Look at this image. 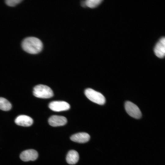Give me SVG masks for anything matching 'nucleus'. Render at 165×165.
<instances>
[{
	"label": "nucleus",
	"instance_id": "nucleus-12",
	"mask_svg": "<svg viewBox=\"0 0 165 165\" xmlns=\"http://www.w3.org/2000/svg\"><path fill=\"white\" fill-rule=\"evenodd\" d=\"M12 107L10 103L4 98L0 97V109L4 111L10 110Z\"/></svg>",
	"mask_w": 165,
	"mask_h": 165
},
{
	"label": "nucleus",
	"instance_id": "nucleus-13",
	"mask_svg": "<svg viewBox=\"0 0 165 165\" xmlns=\"http://www.w3.org/2000/svg\"><path fill=\"white\" fill-rule=\"evenodd\" d=\"M102 1V0H87L85 1V3L86 6L94 8L99 5Z\"/></svg>",
	"mask_w": 165,
	"mask_h": 165
},
{
	"label": "nucleus",
	"instance_id": "nucleus-4",
	"mask_svg": "<svg viewBox=\"0 0 165 165\" xmlns=\"http://www.w3.org/2000/svg\"><path fill=\"white\" fill-rule=\"evenodd\" d=\"M125 107L127 113L131 116L136 119L140 118L141 113L139 108L135 104L129 101H127Z\"/></svg>",
	"mask_w": 165,
	"mask_h": 165
},
{
	"label": "nucleus",
	"instance_id": "nucleus-9",
	"mask_svg": "<svg viewBox=\"0 0 165 165\" xmlns=\"http://www.w3.org/2000/svg\"><path fill=\"white\" fill-rule=\"evenodd\" d=\"M33 119L30 116L21 115L17 116L15 120V122L17 125L24 127L31 126L33 123Z\"/></svg>",
	"mask_w": 165,
	"mask_h": 165
},
{
	"label": "nucleus",
	"instance_id": "nucleus-15",
	"mask_svg": "<svg viewBox=\"0 0 165 165\" xmlns=\"http://www.w3.org/2000/svg\"><path fill=\"white\" fill-rule=\"evenodd\" d=\"M82 6L83 7H85L86 6L85 1L82 2L81 4Z\"/></svg>",
	"mask_w": 165,
	"mask_h": 165
},
{
	"label": "nucleus",
	"instance_id": "nucleus-14",
	"mask_svg": "<svg viewBox=\"0 0 165 165\" xmlns=\"http://www.w3.org/2000/svg\"><path fill=\"white\" fill-rule=\"evenodd\" d=\"M22 1V0H7L5 1V3L8 6L13 7L20 3Z\"/></svg>",
	"mask_w": 165,
	"mask_h": 165
},
{
	"label": "nucleus",
	"instance_id": "nucleus-7",
	"mask_svg": "<svg viewBox=\"0 0 165 165\" xmlns=\"http://www.w3.org/2000/svg\"><path fill=\"white\" fill-rule=\"evenodd\" d=\"M154 52L156 56L159 58L164 57L165 54V38H161L156 43L154 49Z\"/></svg>",
	"mask_w": 165,
	"mask_h": 165
},
{
	"label": "nucleus",
	"instance_id": "nucleus-8",
	"mask_svg": "<svg viewBox=\"0 0 165 165\" xmlns=\"http://www.w3.org/2000/svg\"><path fill=\"white\" fill-rule=\"evenodd\" d=\"M67 122V119L65 117L57 115L52 116L48 119L49 124L54 127L64 126Z\"/></svg>",
	"mask_w": 165,
	"mask_h": 165
},
{
	"label": "nucleus",
	"instance_id": "nucleus-10",
	"mask_svg": "<svg viewBox=\"0 0 165 165\" xmlns=\"http://www.w3.org/2000/svg\"><path fill=\"white\" fill-rule=\"evenodd\" d=\"M90 137L87 133L80 132L72 135L70 137L71 140L79 143H85L89 141Z\"/></svg>",
	"mask_w": 165,
	"mask_h": 165
},
{
	"label": "nucleus",
	"instance_id": "nucleus-11",
	"mask_svg": "<svg viewBox=\"0 0 165 165\" xmlns=\"http://www.w3.org/2000/svg\"><path fill=\"white\" fill-rule=\"evenodd\" d=\"M78 152L75 150H71L68 152L66 157L67 162L70 164H74L76 163L79 160Z\"/></svg>",
	"mask_w": 165,
	"mask_h": 165
},
{
	"label": "nucleus",
	"instance_id": "nucleus-3",
	"mask_svg": "<svg viewBox=\"0 0 165 165\" xmlns=\"http://www.w3.org/2000/svg\"><path fill=\"white\" fill-rule=\"evenodd\" d=\"M85 94L89 100L98 104L103 105L105 102V97L101 94L92 89H86Z\"/></svg>",
	"mask_w": 165,
	"mask_h": 165
},
{
	"label": "nucleus",
	"instance_id": "nucleus-6",
	"mask_svg": "<svg viewBox=\"0 0 165 165\" xmlns=\"http://www.w3.org/2000/svg\"><path fill=\"white\" fill-rule=\"evenodd\" d=\"M38 152L36 150L30 149L22 152L20 155V159L24 161H34L38 158Z\"/></svg>",
	"mask_w": 165,
	"mask_h": 165
},
{
	"label": "nucleus",
	"instance_id": "nucleus-1",
	"mask_svg": "<svg viewBox=\"0 0 165 165\" xmlns=\"http://www.w3.org/2000/svg\"><path fill=\"white\" fill-rule=\"evenodd\" d=\"M21 46L24 51L31 54L39 53L43 48L41 41L39 39L33 37H30L25 38L22 42Z\"/></svg>",
	"mask_w": 165,
	"mask_h": 165
},
{
	"label": "nucleus",
	"instance_id": "nucleus-2",
	"mask_svg": "<svg viewBox=\"0 0 165 165\" xmlns=\"http://www.w3.org/2000/svg\"><path fill=\"white\" fill-rule=\"evenodd\" d=\"M33 94L36 97L42 98H49L53 95V90L47 86L39 84L33 88Z\"/></svg>",
	"mask_w": 165,
	"mask_h": 165
},
{
	"label": "nucleus",
	"instance_id": "nucleus-5",
	"mask_svg": "<svg viewBox=\"0 0 165 165\" xmlns=\"http://www.w3.org/2000/svg\"><path fill=\"white\" fill-rule=\"evenodd\" d=\"M50 108L55 112H61L67 110L70 108V105L64 101H54L50 103Z\"/></svg>",
	"mask_w": 165,
	"mask_h": 165
}]
</instances>
